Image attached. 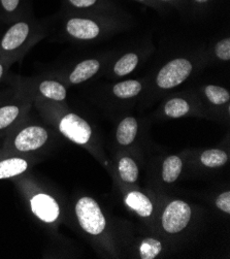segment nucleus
Returning a JSON list of instances; mask_svg holds the SVG:
<instances>
[{"label": "nucleus", "instance_id": "obj_1", "mask_svg": "<svg viewBox=\"0 0 230 259\" xmlns=\"http://www.w3.org/2000/svg\"><path fill=\"white\" fill-rule=\"evenodd\" d=\"M112 19L108 16L73 13L67 17L64 29L67 35L76 40H94L100 36L105 26H109Z\"/></svg>", "mask_w": 230, "mask_h": 259}, {"label": "nucleus", "instance_id": "obj_11", "mask_svg": "<svg viewBox=\"0 0 230 259\" xmlns=\"http://www.w3.org/2000/svg\"><path fill=\"white\" fill-rule=\"evenodd\" d=\"M38 93L45 99L55 102L64 101L67 97L66 87L54 80H43L38 84Z\"/></svg>", "mask_w": 230, "mask_h": 259}, {"label": "nucleus", "instance_id": "obj_27", "mask_svg": "<svg viewBox=\"0 0 230 259\" xmlns=\"http://www.w3.org/2000/svg\"><path fill=\"white\" fill-rule=\"evenodd\" d=\"M157 2L166 7H172L177 10H185L190 7L189 0H157Z\"/></svg>", "mask_w": 230, "mask_h": 259}, {"label": "nucleus", "instance_id": "obj_7", "mask_svg": "<svg viewBox=\"0 0 230 259\" xmlns=\"http://www.w3.org/2000/svg\"><path fill=\"white\" fill-rule=\"evenodd\" d=\"M49 135L41 126L31 125L25 127L17 135L15 147L20 152H30L41 148L48 141Z\"/></svg>", "mask_w": 230, "mask_h": 259}, {"label": "nucleus", "instance_id": "obj_30", "mask_svg": "<svg viewBox=\"0 0 230 259\" xmlns=\"http://www.w3.org/2000/svg\"><path fill=\"white\" fill-rule=\"evenodd\" d=\"M10 64H11V59L0 56V81H2Z\"/></svg>", "mask_w": 230, "mask_h": 259}, {"label": "nucleus", "instance_id": "obj_26", "mask_svg": "<svg viewBox=\"0 0 230 259\" xmlns=\"http://www.w3.org/2000/svg\"><path fill=\"white\" fill-rule=\"evenodd\" d=\"M216 204L221 211L229 214L230 213V192L227 191L220 194L216 199Z\"/></svg>", "mask_w": 230, "mask_h": 259}, {"label": "nucleus", "instance_id": "obj_19", "mask_svg": "<svg viewBox=\"0 0 230 259\" xmlns=\"http://www.w3.org/2000/svg\"><path fill=\"white\" fill-rule=\"evenodd\" d=\"M22 107L18 103L0 106V131L11 126L21 115Z\"/></svg>", "mask_w": 230, "mask_h": 259}, {"label": "nucleus", "instance_id": "obj_6", "mask_svg": "<svg viewBox=\"0 0 230 259\" xmlns=\"http://www.w3.org/2000/svg\"><path fill=\"white\" fill-rule=\"evenodd\" d=\"M190 218V206L183 200H174L166 206L162 215V226L166 232L176 234L188 225Z\"/></svg>", "mask_w": 230, "mask_h": 259}, {"label": "nucleus", "instance_id": "obj_5", "mask_svg": "<svg viewBox=\"0 0 230 259\" xmlns=\"http://www.w3.org/2000/svg\"><path fill=\"white\" fill-rule=\"evenodd\" d=\"M59 131L68 140L79 145L87 144L92 135L88 122L73 113H68L61 118Z\"/></svg>", "mask_w": 230, "mask_h": 259}, {"label": "nucleus", "instance_id": "obj_9", "mask_svg": "<svg viewBox=\"0 0 230 259\" xmlns=\"http://www.w3.org/2000/svg\"><path fill=\"white\" fill-rule=\"evenodd\" d=\"M33 214L45 223L55 222L60 214V208L57 201L48 194L39 193L30 200Z\"/></svg>", "mask_w": 230, "mask_h": 259}, {"label": "nucleus", "instance_id": "obj_24", "mask_svg": "<svg viewBox=\"0 0 230 259\" xmlns=\"http://www.w3.org/2000/svg\"><path fill=\"white\" fill-rule=\"evenodd\" d=\"M162 250V245L158 240L147 239L141 245V256L143 259L155 258Z\"/></svg>", "mask_w": 230, "mask_h": 259}, {"label": "nucleus", "instance_id": "obj_17", "mask_svg": "<svg viewBox=\"0 0 230 259\" xmlns=\"http://www.w3.org/2000/svg\"><path fill=\"white\" fill-rule=\"evenodd\" d=\"M139 63L140 56L136 53L131 52V53H127L117 60L113 67V71L115 75L119 77L128 75L137 67Z\"/></svg>", "mask_w": 230, "mask_h": 259}, {"label": "nucleus", "instance_id": "obj_10", "mask_svg": "<svg viewBox=\"0 0 230 259\" xmlns=\"http://www.w3.org/2000/svg\"><path fill=\"white\" fill-rule=\"evenodd\" d=\"M100 67H101V63H100V60L98 59L90 58V59L83 60L80 63L76 64L72 68V70L69 72L67 76L68 83L72 85L82 84L90 80L94 75H96L100 70Z\"/></svg>", "mask_w": 230, "mask_h": 259}, {"label": "nucleus", "instance_id": "obj_25", "mask_svg": "<svg viewBox=\"0 0 230 259\" xmlns=\"http://www.w3.org/2000/svg\"><path fill=\"white\" fill-rule=\"evenodd\" d=\"M215 55L222 61L230 60V38L225 37L219 40L215 46Z\"/></svg>", "mask_w": 230, "mask_h": 259}, {"label": "nucleus", "instance_id": "obj_21", "mask_svg": "<svg viewBox=\"0 0 230 259\" xmlns=\"http://www.w3.org/2000/svg\"><path fill=\"white\" fill-rule=\"evenodd\" d=\"M23 0H0V11L8 21H17L20 19L24 7Z\"/></svg>", "mask_w": 230, "mask_h": 259}, {"label": "nucleus", "instance_id": "obj_2", "mask_svg": "<svg viewBox=\"0 0 230 259\" xmlns=\"http://www.w3.org/2000/svg\"><path fill=\"white\" fill-rule=\"evenodd\" d=\"M35 35V25L27 18L15 21L0 39V56L12 59L21 50L27 46L30 38Z\"/></svg>", "mask_w": 230, "mask_h": 259}, {"label": "nucleus", "instance_id": "obj_13", "mask_svg": "<svg viewBox=\"0 0 230 259\" xmlns=\"http://www.w3.org/2000/svg\"><path fill=\"white\" fill-rule=\"evenodd\" d=\"M127 205L134 210L142 217H149L153 212V204L151 200L142 192L133 191L126 197Z\"/></svg>", "mask_w": 230, "mask_h": 259}, {"label": "nucleus", "instance_id": "obj_3", "mask_svg": "<svg viewBox=\"0 0 230 259\" xmlns=\"http://www.w3.org/2000/svg\"><path fill=\"white\" fill-rule=\"evenodd\" d=\"M193 70L192 62L184 57L175 58L167 62L158 71L155 84L160 90H170L183 84L191 75Z\"/></svg>", "mask_w": 230, "mask_h": 259}, {"label": "nucleus", "instance_id": "obj_28", "mask_svg": "<svg viewBox=\"0 0 230 259\" xmlns=\"http://www.w3.org/2000/svg\"><path fill=\"white\" fill-rule=\"evenodd\" d=\"M134 3H137L140 5H143L145 7L151 8L153 10H157V11H162V10H167L168 7L158 3L157 0H132Z\"/></svg>", "mask_w": 230, "mask_h": 259}, {"label": "nucleus", "instance_id": "obj_29", "mask_svg": "<svg viewBox=\"0 0 230 259\" xmlns=\"http://www.w3.org/2000/svg\"><path fill=\"white\" fill-rule=\"evenodd\" d=\"M216 0H189L190 7H193L197 10H207L209 9Z\"/></svg>", "mask_w": 230, "mask_h": 259}, {"label": "nucleus", "instance_id": "obj_22", "mask_svg": "<svg viewBox=\"0 0 230 259\" xmlns=\"http://www.w3.org/2000/svg\"><path fill=\"white\" fill-rule=\"evenodd\" d=\"M200 160L203 165H206L208 167H220L227 162L228 156L222 150L212 149L204 151L201 154Z\"/></svg>", "mask_w": 230, "mask_h": 259}, {"label": "nucleus", "instance_id": "obj_8", "mask_svg": "<svg viewBox=\"0 0 230 259\" xmlns=\"http://www.w3.org/2000/svg\"><path fill=\"white\" fill-rule=\"evenodd\" d=\"M67 10L76 14L108 16L116 13L118 7L111 0H64Z\"/></svg>", "mask_w": 230, "mask_h": 259}, {"label": "nucleus", "instance_id": "obj_18", "mask_svg": "<svg viewBox=\"0 0 230 259\" xmlns=\"http://www.w3.org/2000/svg\"><path fill=\"white\" fill-rule=\"evenodd\" d=\"M183 162L177 156L167 157L162 166V178L166 183H173L174 181L181 175Z\"/></svg>", "mask_w": 230, "mask_h": 259}, {"label": "nucleus", "instance_id": "obj_12", "mask_svg": "<svg viewBox=\"0 0 230 259\" xmlns=\"http://www.w3.org/2000/svg\"><path fill=\"white\" fill-rule=\"evenodd\" d=\"M137 121L133 117L124 118L117 129V141L122 146L130 145L137 134Z\"/></svg>", "mask_w": 230, "mask_h": 259}, {"label": "nucleus", "instance_id": "obj_15", "mask_svg": "<svg viewBox=\"0 0 230 259\" xmlns=\"http://www.w3.org/2000/svg\"><path fill=\"white\" fill-rule=\"evenodd\" d=\"M191 110L190 102L183 97H173L168 99L163 108L164 114L169 118H181L189 114Z\"/></svg>", "mask_w": 230, "mask_h": 259}, {"label": "nucleus", "instance_id": "obj_23", "mask_svg": "<svg viewBox=\"0 0 230 259\" xmlns=\"http://www.w3.org/2000/svg\"><path fill=\"white\" fill-rule=\"evenodd\" d=\"M119 174L125 182L134 183L139 178L137 165L131 158L124 157L119 161Z\"/></svg>", "mask_w": 230, "mask_h": 259}, {"label": "nucleus", "instance_id": "obj_14", "mask_svg": "<svg viewBox=\"0 0 230 259\" xmlns=\"http://www.w3.org/2000/svg\"><path fill=\"white\" fill-rule=\"evenodd\" d=\"M143 91V84L137 80H126L113 86V94L119 99H131Z\"/></svg>", "mask_w": 230, "mask_h": 259}, {"label": "nucleus", "instance_id": "obj_16", "mask_svg": "<svg viewBox=\"0 0 230 259\" xmlns=\"http://www.w3.org/2000/svg\"><path fill=\"white\" fill-rule=\"evenodd\" d=\"M27 168V161L22 158H9L0 161V180L21 175Z\"/></svg>", "mask_w": 230, "mask_h": 259}, {"label": "nucleus", "instance_id": "obj_20", "mask_svg": "<svg viewBox=\"0 0 230 259\" xmlns=\"http://www.w3.org/2000/svg\"><path fill=\"white\" fill-rule=\"evenodd\" d=\"M203 92L207 99L214 106H224L229 102L230 99L229 91L220 86L208 85L204 87Z\"/></svg>", "mask_w": 230, "mask_h": 259}, {"label": "nucleus", "instance_id": "obj_4", "mask_svg": "<svg viewBox=\"0 0 230 259\" xmlns=\"http://www.w3.org/2000/svg\"><path fill=\"white\" fill-rule=\"evenodd\" d=\"M81 227L90 235H100L106 228V218L98 203L91 197H82L75 205Z\"/></svg>", "mask_w": 230, "mask_h": 259}]
</instances>
